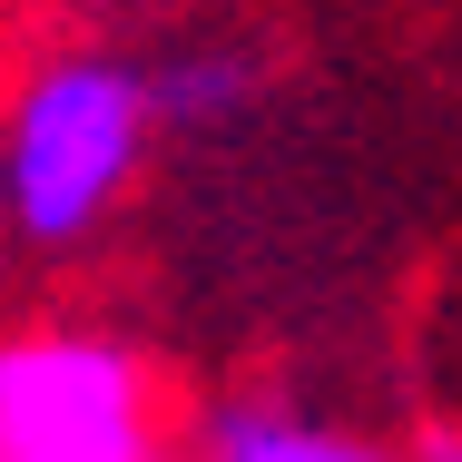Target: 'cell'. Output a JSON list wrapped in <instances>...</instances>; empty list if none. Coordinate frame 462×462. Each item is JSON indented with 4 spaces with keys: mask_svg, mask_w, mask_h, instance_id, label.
<instances>
[{
    "mask_svg": "<svg viewBox=\"0 0 462 462\" xmlns=\"http://www.w3.org/2000/svg\"><path fill=\"white\" fill-rule=\"evenodd\" d=\"M138 128H148V79H128L118 60H50L10 108L0 207L30 236H79L128 178Z\"/></svg>",
    "mask_w": 462,
    "mask_h": 462,
    "instance_id": "cell-1",
    "label": "cell"
},
{
    "mask_svg": "<svg viewBox=\"0 0 462 462\" xmlns=\"http://www.w3.org/2000/svg\"><path fill=\"white\" fill-rule=\"evenodd\" d=\"M0 462H158L148 383L118 345H0Z\"/></svg>",
    "mask_w": 462,
    "mask_h": 462,
    "instance_id": "cell-2",
    "label": "cell"
},
{
    "mask_svg": "<svg viewBox=\"0 0 462 462\" xmlns=\"http://www.w3.org/2000/svg\"><path fill=\"white\" fill-rule=\"evenodd\" d=\"M207 462H374L365 443L325 433V423H285V413H226L207 433Z\"/></svg>",
    "mask_w": 462,
    "mask_h": 462,
    "instance_id": "cell-3",
    "label": "cell"
}]
</instances>
